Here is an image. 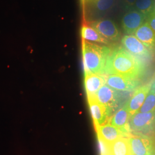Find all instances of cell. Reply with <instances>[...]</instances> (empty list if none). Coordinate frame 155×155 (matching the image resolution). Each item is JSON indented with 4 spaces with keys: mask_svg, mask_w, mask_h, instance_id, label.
<instances>
[{
    "mask_svg": "<svg viewBox=\"0 0 155 155\" xmlns=\"http://www.w3.org/2000/svg\"><path fill=\"white\" fill-rule=\"evenodd\" d=\"M109 155H132L127 137H123L108 145Z\"/></svg>",
    "mask_w": 155,
    "mask_h": 155,
    "instance_id": "17",
    "label": "cell"
},
{
    "mask_svg": "<svg viewBox=\"0 0 155 155\" xmlns=\"http://www.w3.org/2000/svg\"><path fill=\"white\" fill-rule=\"evenodd\" d=\"M87 100L94 126L105 124L110 115L112 109L107 106L100 104L94 100Z\"/></svg>",
    "mask_w": 155,
    "mask_h": 155,
    "instance_id": "14",
    "label": "cell"
},
{
    "mask_svg": "<svg viewBox=\"0 0 155 155\" xmlns=\"http://www.w3.org/2000/svg\"><path fill=\"white\" fill-rule=\"evenodd\" d=\"M134 6L136 10L147 17L155 8V0H136Z\"/></svg>",
    "mask_w": 155,
    "mask_h": 155,
    "instance_id": "20",
    "label": "cell"
},
{
    "mask_svg": "<svg viewBox=\"0 0 155 155\" xmlns=\"http://www.w3.org/2000/svg\"><path fill=\"white\" fill-rule=\"evenodd\" d=\"M95 129L98 139L101 140L107 145H110L117 140L129 135L124 133L121 129L111 125L110 123L95 125Z\"/></svg>",
    "mask_w": 155,
    "mask_h": 155,
    "instance_id": "10",
    "label": "cell"
},
{
    "mask_svg": "<svg viewBox=\"0 0 155 155\" xmlns=\"http://www.w3.org/2000/svg\"><path fill=\"white\" fill-rule=\"evenodd\" d=\"M145 72V66L143 61L122 47L111 51L105 68V74L121 75L136 79L142 77Z\"/></svg>",
    "mask_w": 155,
    "mask_h": 155,
    "instance_id": "1",
    "label": "cell"
},
{
    "mask_svg": "<svg viewBox=\"0 0 155 155\" xmlns=\"http://www.w3.org/2000/svg\"><path fill=\"white\" fill-rule=\"evenodd\" d=\"M146 22L150 25V27L155 32V6L152 11L147 17Z\"/></svg>",
    "mask_w": 155,
    "mask_h": 155,
    "instance_id": "21",
    "label": "cell"
},
{
    "mask_svg": "<svg viewBox=\"0 0 155 155\" xmlns=\"http://www.w3.org/2000/svg\"><path fill=\"white\" fill-rule=\"evenodd\" d=\"M125 6L127 8H130L134 5L136 0H123Z\"/></svg>",
    "mask_w": 155,
    "mask_h": 155,
    "instance_id": "22",
    "label": "cell"
},
{
    "mask_svg": "<svg viewBox=\"0 0 155 155\" xmlns=\"http://www.w3.org/2000/svg\"><path fill=\"white\" fill-rule=\"evenodd\" d=\"M84 13L87 16H97L109 11L114 5L115 0H82Z\"/></svg>",
    "mask_w": 155,
    "mask_h": 155,
    "instance_id": "11",
    "label": "cell"
},
{
    "mask_svg": "<svg viewBox=\"0 0 155 155\" xmlns=\"http://www.w3.org/2000/svg\"><path fill=\"white\" fill-rule=\"evenodd\" d=\"M132 155H155V139L141 133L128 136Z\"/></svg>",
    "mask_w": 155,
    "mask_h": 155,
    "instance_id": "4",
    "label": "cell"
},
{
    "mask_svg": "<svg viewBox=\"0 0 155 155\" xmlns=\"http://www.w3.org/2000/svg\"><path fill=\"white\" fill-rule=\"evenodd\" d=\"M105 84L117 91L132 92L139 88L140 83L139 79L113 74L106 76Z\"/></svg>",
    "mask_w": 155,
    "mask_h": 155,
    "instance_id": "7",
    "label": "cell"
},
{
    "mask_svg": "<svg viewBox=\"0 0 155 155\" xmlns=\"http://www.w3.org/2000/svg\"><path fill=\"white\" fill-rule=\"evenodd\" d=\"M82 51L84 72L104 75L110 48L82 39Z\"/></svg>",
    "mask_w": 155,
    "mask_h": 155,
    "instance_id": "2",
    "label": "cell"
},
{
    "mask_svg": "<svg viewBox=\"0 0 155 155\" xmlns=\"http://www.w3.org/2000/svg\"><path fill=\"white\" fill-rule=\"evenodd\" d=\"M121 43L127 52L138 58L150 59L152 58V51L133 35H125L121 39Z\"/></svg>",
    "mask_w": 155,
    "mask_h": 155,
    "instance_id": "8",
    "label": "cell"
},
{
    "mask_svg": "<svg viewBox=\"0 0 155 155\" xmlns=\"http://www.w3.org/2000/svg\"><path fill=\"white\" fill-rule=\"evenodd\" d=\"M89 24L103 38L109 41H116L120 38L118 28L114 21L111 20L98 19L89 22Z\"/></svg>",
    "mask_w": 155,
    "mask_h": 155,
    "instance_id": "6",
    "label": "cell"
},
{
    "mask_svg": "<svg viewBox=\"0 0 155 155\" xmlns=\"http://www.w3.org/2000/svg\"><path fill=\"white\" fill-rule=\"evenodd\" d=\"M152 86V83H147L137 88L128 100L126 105L131 116L138 113L140 109L144 104Z\"/></svg>",
    "mask_w": 155,
    "mask_h": 155,
    "instance_id": "12",
    "label": "cell"
},
{
    "mask_svg": "<svg viewBox=\"0 0 155 155\" xmlns=\"http://www.w3.org/2000/svg\"><path fill=\"white\" fill-rule=\"evenodd\" d=\"M81 35L82 39L89 42H95L105 45H109L110 42L103 38L95 29L87 24H83L81 29Z\"/></svg>",
    "mask_w": 155,
    "mask_h": 155,
    "instance_id": "18",
    "label": "cell"
},
{
    "mask_svg": "<svg viewBox=\"0 0 155 155\" xmlns=\"http://www.w3.org/2000/svg\"><path fill=\"white\" fill-rule=\"evenodd\" d=\"M150 51L155 48V32L147 22L143 24L133 35Z\"/></svg>",
    "mask_w": 155,
    "mask_h": 155,
    "instance_id": "15",
    "label": "cell"
},
{
    "mask_svg": "<svg viewBox=\"0 0 155 155\" xmlns=\"http://www.w3.org/2000/svg\"><path fill=\"white\" fill-rule=\"evenodd\" d=\"M146 20L147 17L143 13L136 9H130L122 17V29L127 35H133Z\"/></svg>",
    "mask_w": 155,
    "mask_h": 155,
    "instance_id": "9",
    "label": "cell"
},
{
    "mask_svg": "<svg viewBox=\"0 0 155 155\" xmlns=\"http://www.w3.org/2000/svg\"><path fill=\"white\" fill-rule=\"evenodd\" d=\"M155 127V110L147 113L138 112L130 117L129 131L135 133L147 132Z\"/></svg>",
    "mask_w": 155,
    "mask_h": 155,
    "instance_id": "5",
    "label": "cell"
},
{
    "mask_svg": "<svg viewBox=\"0 0 155 155\" xmlns=\"http://www.w3.org/2000/svg\"><path fill=\"white\" fill-rule=\"evenodd\" d=\"M105 82L106 76L102 74L84 72V84L87 100L93 99Z\"/></svg>",
    "mask_w": 155,
    "mask_h": 155,
    "instance_id": "13",
    "label": "cell"
},
{
    "mask_svg": "<svg viewBox=\"0 0 155 155\" xmlns=\"http://www.w3.org/2000/svg\"><path fill=\"white\" fill-rule=\"evenodd\" d=\"M129 92H119L111 88L107 84H104L95 95L93 100L100 104L113 107L120 106L125 101V97H129ZM130 98V97H129Z\"/></svg>",
    "mask_w": 155,
    "mask_h": 155,
    "instance_id": "3",
    "label": "cell"
},
{
    "mask_svg": "<svg viewBox=\"0 0 155 155\" xmlns=\"http://www.w3.org/2000/svg\"><path fill=\"white\" fill-rule=\"evenodd\" d=\"M131 117L127 106L125 104L111 118L109 123L112 125L119 127L124 133L129 135L130 132L129 122Z\"/></svg>",
    "mask_w": 155,
    "mask_h": 155,
    "instance_id": "16",
    "label": "cell"
},
{
    "mask_svg": "<svg viewBox=\"0 0 155 155\" xmlns=\"http://www.w3.org/2000/svg\"><path fill=\"white\" fill-rule=\"evenodd\" d=\"M155 110V84L152 86L150 92L139 111L140 113H147Z\"/></svg>",
    "mask_w": 155,
    "mask_h": 155,
    "instance_id": "19",
    "label": "cell"
}]
</instances>
